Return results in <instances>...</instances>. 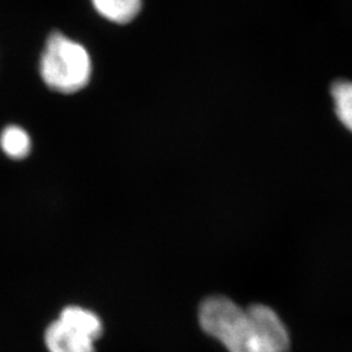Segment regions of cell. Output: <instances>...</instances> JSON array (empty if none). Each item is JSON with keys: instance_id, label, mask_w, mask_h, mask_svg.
<instances>
[{"instance_id": "4", "label": "cell", "mask_w": 352, "mask_h": 352, "mask_svg": "<svg viewBox=\"0 0 352 352\" xmlns=\"http://www.w3.org/2000/svg\"><path fill=\"white\" fill-rule=\"evenodd\" d=\"M43 342L47 352H97L96 340L58 317L45 329Z\"/></svg>"}, {"instance_id": "8", "label": "cell", "mask_w": 352, "mask_h": 352, "mask_svg": "<svg viewBox=\"0 0 352 352\" xmlns=\"http://www.w3.org/2000/svg\"><path fill=\"white\" fill-rule=\"evenodd\" d=\"M330 96L334 104V111L340 122L352 133V81L337 80L330 88Z\"/></svg>"}, {"instance_id": "2", "label": "cell", "mask_w": 352, "mask_h": 352, "mask_svg": "<svg viewBox=\"0 0 352 352\" xmlns=\"http://www.w3.org/2000/svg\"><path fill=\"white\" fill-rule=\"evenodd\" d=\"M197 320L202 331L223 344L227 352H264L247 308L225 295L205 298L199 307Z\"/></svg>"}, {"instance_id": "3", "label": "cell", "mask_w": 352, "mask_h": 352, "mask_svg": "<svg viewBox=\"0 0 352 352\" xmlns=\"http://www.w3.org/2000/svg\"><path fill=\"white\" fill-rule=\"evenodd\" d=\"M247 314L264 352L291 351L289 329L273 308L256 302L247 308Z\"/></svg>"}, {"instance_id": "5", "label": "cell", "mask_w": 352, "mask_h": 352, "mask_svg": "<svg viewBox=\"0 0 352 352\" xmlns=\"http://www.w3.org/2000/svg\"><path fill=\"white\" fill-rule=\"evenodd\" d=\"M58 318L65 322L67 325L85 333L96 342L100 340L104 333V324H103L101 316L89 308L81 307V305L72 304V305L64 307L58 316Z\"/></svg>"}, {"instance_id": "1", "label": "cell", "mask_w": 352, "mask_h": 352, "mask_svg": "<svg viewBox=\"0 0 352 352\" xmlns=\"http://www.w3.org/2000/svg\"><path fill=\"white\" fill-rule=\"evenodd\" d=\"M93 72L89 51L59 32L51 33L39 59L42 81L54 91L75 94L87 88Z\"/></svg>"}, {"instance_id": "7", "label": "cell", "mask_w": 352, "mask_h": 352, "mask_svg": "<svg viewBox=\"0 0 352 352\" xmlns=\"http://www.w3.org/2000/svg\"><path fill=\"white\" fill-rule=\"evenodd\" d=\"M0 149L11 160H24L32 151V139L21 126H6L0 133Z\"/></svg>"}, {"instance_id": "6", "label": "cell", "mask_w": 352, "mask_h": 352, "mask_svg": "<svg viewBox=\"0 0 352 352\" xmlns=\"http://www.w3.org/2000/svg\"><path fill=\"white\" fill-rule=\"evenodd\" d=\"M100 16L113 24L126 25L133 21L142 7V0H91Z\"/></svg>"}]
</instances>
